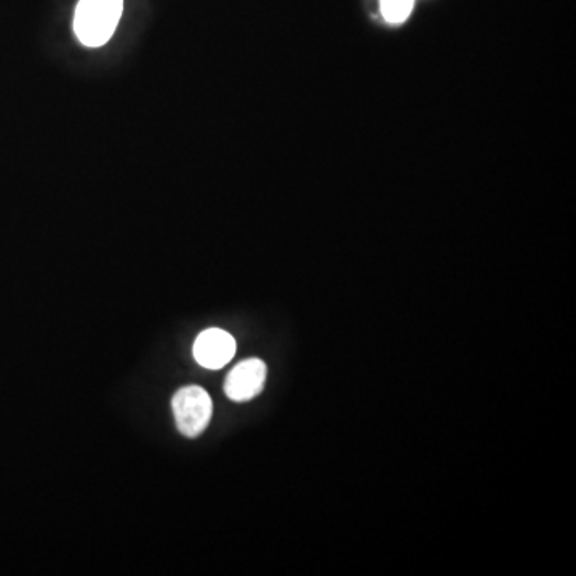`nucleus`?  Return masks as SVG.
<instances>
[{
  "instance_id": "f257e3e1",
  "label": "nucleus",
  "mask_w": 576,
  "mask_h": 576,
  "mask_svg": "<svg viewBox=\"0 0 576 576\" xmlns=\"http://www.w3.org/2000/svg\"><path fill=\"white\" fill-rule=\"evenodd\" d=\"M124 0H80L74 16L76 36L87 47H101L121 21Z\"/></svg>"
},
{
  "instance_id": "f03ea898",
  "label": "nucleus",
  "mask_w": 576,
  "mask_h": 576,
  "mask_svg": "<svg viewBox=\"0 0 576 576\" xmlns=\"http://www.w3.org/2000/svg\"><path fill=\"white\" fill-rule=\"evenodd\" d=\"M178 431L186 437H199L212 421V397L200 386H186L171 400Z\"/></svg>"
},
{
  "instance_id": "7ed1b4c3",
  "label": "nucleus",
  "mask_w": 576,
  "mask_h": 576,
  "mask_svg": "<svg viewBox=\"0 0 576 576\" xmlns=\"http://www.w3.org/2000/svg\"><path fill=\"white\" fill-rule=\"evenodd\" d=\"M268 368L262 359H247L235 365L224 381V392L234 402H247L262 395Z\"/></svg>"
},
{
  "instance_id": "20e7f679",
  "label": "nucleus",
  "mask_w": 576,
  "mask_h": 576,
  "mask_svg": "<svg viewBox=\"0 0 576 576\" xmlns=\"http://www.w3.org/2000/svg\"><path fill=\"white\" fill-rule=\"evenodd\" d=\"M233 335L221 329L203 330L195 343V359L202 367L218 370L233 361L235 354Z\"/></svg>"
},
{
  "instance_id": "39448f33",
  "label": "nucleus",
  "mask_w": 576,
  "mask_h": 576,
  "mask_svg": "<svg viewBox=\"0 0 576 576\" xmlns=\"http://www.w3.org/2000/svg\"><path fill=\"white\" fill-rule=\"evenodd\" d=\"M414 0H381V13L389 23H402L412 13Z\"/></svg>"
}]
</instances>
